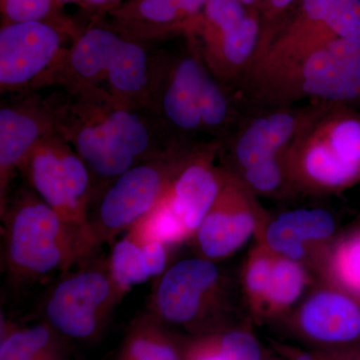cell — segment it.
I'll list each match as a JSON object with an SVG mask.
<instances>
[{"instance_id":"cell-32","label":"cell","mask_w":360,"mask_h":360,"mask_svg":"<svg viewBox=\"0 0 360 360\" xmlns=\"http://www.w3.org/2000/svg\"><path fill=\"white\" fill-rule=\"evenodd\" d=\"M191 360H226L219 352L214 336L196 345L191 352Z\"/></svg>"},{"instance_id":"cell-7","label":"cell","mask_w":360,"mask_h":360,"mask_svg":"<svg viewBox=\"0 0 360 360\" xmlns=\"http://www.w3.org/2000/svg\"><path fill=\"white\" fill-rule=\"evenodd\" d=\"M267 221L257 195L224 168L219 196L193 238L202 257L215 262L231 257L251 238H259Z\"/></svg>"},{"instance_id":"cell-5","label":"cell","mask_w":360,"mask_h":360,"mask_svg":"<svg viewBox=\"0 0 360 360\" xmlns=\"http://www.w3.org/2000/svg\"><path fill=\"white\" fill-rule=\"evenodd\" d=\"M18 170L33 193L61 219L84 231L92 202V176L63 134L56 130L42 137Z\"/></svg>"},{"instance_id":"cell-4","label":"cell","mask_w":360,"mask_h":360,"mask_svg":"<svg viewBox=\"0 0 360 360\" xmlns=\"http://www.w3.org/2000/svg\"><path fill=\"white\" fill-rule=\"evenodd\" d=\"M188 151L180 144L110 182L85 224L87 252L144 219L167 193Z\"/></svg>"},{"instance_id":"cell-38","label":"cell","mask_w":360,"mask_h":360,"mask_svg":"<svg viewBox=\"0 0 360 360\" xmlns=\"http://www.w3.org/2000/svg\"><path fill=\"white\" fill-rule=\"evenodd\" d=\"M243 6H253L257 4V0H239Z\"/></svg>"},{"instance_id":"cell-19","label":"cell","mask_w":360,"mask_h":360,"mask_svg":"<svg viewBox=\"0 0 360 360\" xmlns=\"http://www.w3.org/2000/svg\"><path fill=\"white\" fill-rule=\"evenodd\" d=\"M120 39V35L103 27L90 28L78 37L63 63L71 71L75 87L85 91L105 79Z\"/></svg>"},{"instance_id":"cell-31","label":"cell","mask_w":360,"mask_h":360,"mask_svg":"<svg viewBox=\"0 0 360 360\" xmlns=\"http://www.w3.org/2000/svg\"><path fill=\"white\" fill-rule=\"evenodd\" d=\"M135 360H180L174 347L165 342L139 338L130 348Z\"/></svg>"},{"instance_id":"cell-13","label":"cell","mask_w":360,"mask_h":360,"mask_svg":"<svg viewBox=\"0 0 360 360\" xmlns=\"http://www.w3.org/2000/svg\"><path fill=\"white\" fill-rule=\"evenodd\" d=\"M58 131L84 160L91 176L108 184L139 163L84 101L72 110L59 108Z\"/></svg>"},{"instance_id":"cell-16","label":"cell","mask_w":360,"mask_h":360,"mask_svg":"<svg viewBox=\"0 0 360 360\" xmlns=\"http://www.w3.org/2000/svg\"><path fill=\"white\" fill-rule=\"evenodd\" d=\"M58 108L26 99L0 110V202L1 210L9 196L15 170L30 150L47 134L58 130Z\"/></svg>"},{"instance_id":"cell-33","label":"cell","mask_w":360,"mask_h":360,"mask_svg":"<svg viewBox=\"0 0 360 360\" xmlns=\"http://www.w3.org/2000/svg\"><path fill=\"white\" fill-rule=\"evenodd\" d=\"M319 360H360V347L333 352H314Z\"/></svg>"},{"instance_id":"cell-18","label":"cell","mask_w":360,"mask_h":360,"mask_svg":"<svg viewBox=\"0 0 360 360\" xmlns=\"http://www.w3.org/2000/svg\"><path fill=\"white\" fill-rule=\"evenodd\" d=\"M105 79L110 96L151 110V61L141 44L122 37Z\"/></svg>"},{"instance_id":"cell-23","label":"cell","mask_w":360,"mask_h":360,"mask_svg":"<svg viewBox=\"0 0 360 360\" xmlns=\"http://www.w3.org/2000/svg\"><path fill=\"white\" fill-rule=\"evenodd\" d=\"M277 255L262 241L250 250L243 269V288L253 315L262 319L265 296Z\"/></svg>"},{"instance_id":"cell-9","label":"cell","mask_w":360,"mask_h":360,"mask_svg":"<svg viewBox=\"0 0 360 360\" xmlns=\"http://www.w3.org/2000/svg\"><path fill=\"white\" fill-rule=\"evenodd\" d=\"M63 35L47 21L6 23L0 30L1 92L22 91L49 79L65 63Z\"/></svg>"},{"instance_id":"cell-37","label":"cell","mask_w":360,"mask_h":360,"mask_svg":"<svg viewBox=\"0 0 360 360\" xmlns=\"http://www.w3.org/2000/svg\"><path fill=\"white\" fill-rule=\"evenodd\" d=\"M86 1L94 4V6H101V4H105V2L110 1V0H86Z\"/></svg>"},{"instance_id":"cell-26","label":"cell","mask_w":360,"mask_h":360,"mask_svg":"<svg viewBox=\"0 0 360 360\" xmlns=\"http://www.w3.org/2000/svg\"><path fill=\"white\" fill-rule=\"evenodd\" d=\"M51 333L35 326L9 336L0 347V360H33L49 345Z\"/></svg>"},{"instance_id":"cell-27","label":"cell","mask_w":360,"mask_h":360,"mask_svg":"<svg viewBox=\"0 0 360 360\" xmlns=\"http://www.w3.org/2000/svg\"><path fill=\"white\" fill-rule=\"evenodd\" d=\"M226 360H264V349L250 329L231 328L214 336Z\"/></svg>"},{"instance_id":"cell-36","label":"cell","mask_w":360,"mask_h":360,"mask_svg":"<svg viewBox=\"0 0 360 360\" xmlns=\"http://www.w3.org/2000/svg\"><path fill=\"white\" fill-rule=\"evenodd\" d=\"M288 354V360H319L314 352L290 350Z\"/></svg>"},{"instance_id":"cell-22","label":"cell","mask_w":360,"mask_h":360,"mask_svg":"<svg viewBox=\"0 0 360 360\" xmlns=\"http://www.w3.org/2000/svg\"><path fill=\"white\" fill-rule=\"evenodd\" d=\"M302 18L360 44V0H302Z\"/></svg>"},{"instance_id":"cell-8","label":"cell","mask_w":360,"mask_h":360,"mask_svg":"<svg viewBox=\"0 0 360 360\" xmlns=\"http://www.w3.org/2000/svg\"><path fill=\"white\" fill-rule=\"evenodd\" d=\"M290 333L314 352L360 347V298L324 281L288 314Z\"/></svg>"},{"instance_id":"cell-15","label":"cell","mask_w":360,"mask_h":360,"mask_svg":"<svg viewBox=\"0 0 360 360\" xmlns=\"http://www.w3.org/2000/svg\"><path fill=\"white\" fill-rule=\"evenodd\" d=\"M219 150L220 144L214 142L189 149L165 193L191 238L195 236L221 188L224 168L214 165Z\"/></svg>"},{"instance_id":"cell-3","label":"cell","mask_w":360,"mask_h":360,"mask_svg":"<svg viewBox=\"0 0 360 360\" xmlns=\"http://www.w3.org/2000/svg\"><path fill=\"white\" fill-rule=\"evenodd\" d=\"M6 255L20 276L39 277L68 269L86 252L82 229L68 224L37 194L25 191L1 210Z\"/></svg>"},{"instance_id":"cell-34","label":"cell","mask_w":360,"mask_h":360,"mask_svg":"<svg viewBox=\"0 0 360 360\" xmlns=\"http://www.w3.org/2000/svg\"><path fill=\"white\" fill-rule=\"evenodd\" d=\"M180 11L186 16L194 15L200 11L202 7H205L208 0H175Z\"/></svg>"},{"instance_id":"cell-12","label":"cell","mask_w":360,"mask_h":360,"mask_svg":"<svg viewBox=\"0 0 360 360\" xmlns=\"http://www.w3.org/2000/svg\"><path fill=\"white\" fill-rule=\"evenodd\" d=\"M336 222L324 210H291L269 219L258 240L279 257L319 271L335 240Z\"/></svg>"},{"instance_id":"cell-35","label":"cell","mask_w":360,"mask_h":360,"mask_svg":"<svg viewBox=\"0 0 360 360\" xmlns=\"http://www.w3.org/2000/svg\"><path fill=\"white\" fill-rule=\"evenodd\" d=\"M295 0H269V7H267V14L269 16L277 15V13L288 8Z\"/></svg>"},{"instance_id":"cell-2","label":"cell","mask_w":360,"mask_h":360,"mask_svg":"<svg viewBox=\"0 0 360 360\" xmlns=\"http://www.w3.org/2000/svg\"><path fill=\"white\" fill-rule=\"evenodd\" d=\"M292 193L333 194L360 182V113L326 103L296 136L285 158Z\"/></svg>"},{"instance_id":"cell-6","label":"cell","mask_w":360,"mask_h":360,"mask_svg":"<svg viewBox=\"0 0 360 360\" xmlns=\"http://www.w3.org/2000/svg\"><path fill=\"white\" fill-rule=\"evenodd\" d=\"M324 104L266 106L250 116L232 137L229 165L224 168L238 175L252 168L285 163L286 155L296 136Z\"/></svg>"},{"instance_id":"cell-20","label":"cell","mask_w":360,"mask_h":360,"mask_svg":"<svg viewBox=\"0 0 360 360\" xmlns=\"http://www.w3.org/2000/svg\"><path fill=\"white\" fill-rule=\"evenodd\" d=\"M307 265L277 255L270 277L262 319H283L300 302L311 283Z\"/></svg>"},{"instance_id":"cell-25","label":"cell","mask_w":360,"mask_h":360,"mask_svg":"<svg viewBox=\"0 0 360 360\" xmlns=\"http://www.w3.org/2000/svg\"><path fill=\"white\" fill-rule=\"evenodd\" d=\"M110 269L120 290L146 283L151 277L141 243L130 236L113 248Z\"/></svg>"},{"instance_id":"cell-11","label":"cell","mask_w":360,"mask_h":360,"mask_svg":"<svg viewBox=\"0 0 360 360\" xmlns=\"http://www.w3.org/2000/svg\"><path fill=\"white\" fill-rule=\"evenodd\" d=\"M221 274L205 257L180 260L165 271L158 284L155 307L169 323L188 326L205 316L220 295Z\"/></svg>"},{"instance_id":"cell-28","label":"cell","mask_w":360,"mask_h":360,"mask_svg":"<svg viewBox=\"0 0 360 360\" xmlns=\"http://www.w3.org/2000/svg\"><path fill=\"white\" fill-rule=\"evenodd\" d=\"M245 6L239 0H208L205 7V34L229 32L248 18Z\"/></svg>"},{"instance_id":"cell-24","label":"cell","mask_w":360,"mask_h":360,"mask_svg":"<svg viewBox=\"0 0 360 360\" xmlns=\"http://www.w3.org/2000/svg\"><path fill=\"white\" fill-rule=\"evenodd\" d=\"M221 82L210 70L203 73L198 94V110L203 131L221 135L233 120V108Z\"/></svg>"},{"instance_id":"cell-17","label":"cell","mask_w":360,"mask_h":360,"mask_svg":"<svg viewBox=\"0 0 360 360\" xmlns=\"http://www.w3.org/2000/svg\"><path fill=\"white\" fill-rule=\"evenodd\" d=\"M260 34L262 27L257 18L248 14L233 30L203 37L201 58L222 84L245 80L257 59Z\"/></svg>"},{"instance_id":"cell-29","label":"cell","mask_w":360,"mask_h":360,"mask_svg":"<svg viewBox=\"0 0 360 360\" xmlns=\"http://www.w3.org/2000/svg\"><path fill=\"white\" fill-rule=\"evenodd\" d=\"M56 0H1L2 14L8 23L45 21L54 9Z\"/></svg>"},{"instance_id":"cell-1","label":"cell","mask_w":360,"mask_h":360,"mask_svg":"<svg viewBox=\"0 0 360 360\" xmlns=\"http://www.w3.org/2000/svg\"><path fill=\"white\" fill-rule=\"evenodd\" d=\"M245 82L265 106L303 101L352 105L360 99V44L333 37L255 68Z\"/></svg>"},{"instance_id":"cell-14","label":"cell","mask_w":360,"mask_h":360,"mask_svg":"<svg viewBox=\"0 0 360 360\" xmlns=\"http://www.w3.org/2000/svg\"><path fill=\"white\" fill-rule=\"evenodd\" d=\"M165 70L160 77L151 71V106L156 97L153 111L156 105V115L172 134L186 136L203 131L198 94L206 66L200 53L181 56Z\"/></svg>"},{"instance_id":"cell-10","label":"cell","mask_w":360,"mask_h":360,"mask_svg":"<svg viewBox=\"0 0 360 360\" xmlns=\"http://www.w3.org/2000/svg\"><path fill=\"white\" fill-rule=\"evenodd\" d=\"M120 290L110 271L90 269L66 276L45 303V314L63 335L86 338L94 333L101 315Z\"/></svg>"},{"instance_id":"cell-21","label":"cell","mask_w":360,"mask_h":360,"mask_svg":"<svg viewBox=\"0 0 360 360\" xmlns=\"http://www.w3.org/2000/svg\"><path fill=\"white\" fill-rule=\"evenodd\" d=\"M319 274L326 283L360 298V229L335 239Z\"/></svg>"},{"instance_id":"cell-30","label":"cell","mask_w":360,"mask_h":360,"mask_svg":"<svg viewBox=\"0 0 360 360\" xmlns=\"http://www.w3.org/2000/svg\"><path fill=\"white\" fill-rule=\"evenodd\" d=\"M135 9L139 18L155 25H168L186 16L175 0H139Z\"/></svg>"}]
</instances>
